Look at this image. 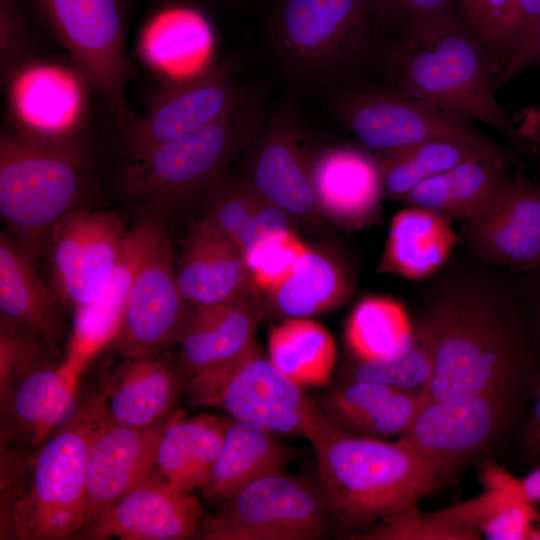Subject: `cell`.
I'll return each instance as SVG.
<instances>
[{
    "label": "cell",
    "instance_id": "cell-14",
    "mask_svg": "<svg viewBox=\"0 0 540 540\" xmlns=\"http://www.w3.org/2000/svg\"><path fill=\"white\" fill-rule=\"evenodd\" d=\"M245 96L226 64L210 66L167 85L143 116L122 133L128 160L206 127L230 113Z\"/></svg>",
    "mask_w": 540,
    "mask_h": 540
},
{
    "label": "cell",
    "instance_id": "cell-32",
    "mask_svg": "<svg viewBox=\"0 0 540 540\" xmlns=\"http://www.w3.org/2000/svg\"><path fill=\"white\" fill-rule=\"evenodd\" d=\"M452 219L409 206L391 220L378 271L413 280L427 278L448 260L459 241Z\"/></svg>",
    "mask_w": 540,
    "mask_h": 540
},
{
    "label": "cell",
    "instance_id": "cell-25",
    "mask_svg": "<svg viewBox=\"0 0 540 540\" xmlns=\"http://www.w3.org/2000/svg\"><path fill=\"white\" fill-rule=\"evenodd\" d=\"M468 238L481 257L531 268L540 264V186L518 171L494 211L469 222Z\"/></svg>",
    "mask_w": 540,
    "mask_h": 540
},
{
    "label": "cell",
    "instance_id": "cell-15",
    "mask_svg": "<svg viewBox=\"0 0 540 540\" xmlns=\"http://www.w3.org/2000/svg\"><path fill=\"white\" fill-rule=\"evenodd\" d=\"M512 391L457 401L427 399L401 437L442 480L454 477L502 428Z\"/></svg>",
    "mask_w": 540,
    "mask_h": 540
},
{
    "label": "cell",
    "instance_id": "cell-33",
    "mask_svg": "<svg viewBox=\"0 0 540 540\" xmlns=\"http://www.w3.org/2000/svg\"><path fill=\"white\" fill-rule=\"evenodd\" d=\"M351 288L338 262L309 248L291 274L267 294L277 314L286 318H309L343 303L350 296Z\"/></svg>",
    "mask_w": 540,
    "mask_h": 540
},
{
    "label": "cell",
    "instance_id": "cell-11",
    "mask_svg": "<svg viewBox=\"0 0 540 540\" xmlns=\"http://www.w3.org/2000/svg\"><path fill=\"white\" fill-rule=\"evenodd\" d=\"M331 515L320 487L285 473L259 478L205 515L196 538L316 540Z\"/></svg>",
    "mask_w": 540,
    "mask_h": 540
},
{
    "label": "cell",
    "instance_id": "cell-9",
    "mask_svg": "<svg viewBox=\"0 0 540 540\" xmlns=\"http://www.w3.org/2000/svg\"><path fill=\"white\" fill-rule=\"evenodd\" d=\"M31 1L123 133L136 118L126 101L133 76L126 47L127 0Z\"/></svg>",
    "mask_w": 540,
    "mask_h": 540
},
{
    "label": "cell",
    "instance_id": "cell-44",
    "mask_svg": "<svg viewBox=\"0 0 540 540\" xmlns=\"http://www.w3.org/2000/svg\"><path fill=\"white\" fill-rule=\"evenodd\" d=\"M28 43V20L20 0H0V64L4 82L15 73Z\"/></svg>",
    "mask_w": 540,
    "mask_h": 540
},
{
    "label": "cell",
    "instance_id": "cell-39",
    "mask_svg": "<svg viewBox=\"0 0 540 540\" xmlns=\"http://www.w3.org/2000/svg\"><path fill=\"white\" fill-rule=\"evenodd\" d=\"M413 326L404 308L384 297H368L352 310L347 326V344L357 360L389 356L409 340Z\"/></svg>",
    "mask_w": 540,
    "mask_h": 540
},
{
    "label": "cell",
    "instance_id": "cell-42",
    "mask_svg": "<svg viewBox=\"0 0 540 540\" xmlns=\"http://www.w3.org/2000/svg\"><path fill=\"white\" fill-rule=\"evenodd\" d=\"M363 540H478L474 532L445 519L438 512L421 514L415 506L390 515L352 535Z\"/></svg>",
    "mask_w": 540,
    "mask_h": 540
},
{
    "label": "cell",
    "instance_id": "cell-29",
    "mask_svg": "<svg viewBox=\"0 0 540 540\" xmlns=\"http://www.w3.org/2000/svg\"><path fill=\"white\" fill-rule=\"evenodd\" d=\"M228 420L208 413L186 417L177 409L159 438L150 480L179 491L200 489L221 451Z\"/></svg>",
    "mask_w": 540,
    "mask_h": 540
},
{
    "label": "cell",
    "instance_id": "cell-23",
    "mask_svg": "<svg viewBox=\"0 0 540 540\" xmlns=\"http://www.w3.org/2000/svg\"><path fill=\"white\" fill-rule=\"evenodd\" d=\"M10 105L17 128L44 137H75L84 120V86L76 71L30 65L9 79Z\"/></svg>",
    "mask_w": 540,
    "mask_h": 540
},
{
    "label": "cell",
    "instance_id": "cell-12",
    "mask_svg": "<svg viewBox=\"0 0 540 540\" xmlns=\"http://www.w3.org/2000/svg\"><path fill=\"white\" fill-rule=\"evenodd\" d=\"M336 114L364 148L378 154L436 139L497 145L470 124L452 120L396 89L347 92L338 100Z\"/></svg>",
    "mask_w": 540,
    "mask_h": 540
},
{
    "label": "cell",
    "instance_id": "cell-45",
    "mask_svg": "<svg viewBox=\"0 0 540 540\" xmlns=\"http://www.w3.org/2000/svg\"><path fill=\"white\" fill-rule=\"evenodd\" d=\"M508 1L456 0L461 7L463 18L485 44L492 65L497 35Z\"/></svg>",
    "mask_w": 540,
    "mask_h": 540
},
{
    "label": "cell",
    "instance_id": "cell-50",
    "mask_svg": "<svg viewBox=\"0 0 540 540\" xmlns=\"http://www.w3.org/2000/svg\"><path fill=\"white\" fill-rule=\"evenodd\" d=\"M190 1L208 4V5H218V4L226 3L230 0H190Z\"/></svg>",
    "mask_w": 540,
    "mask_h": 540
},
{
    "label": "cell",
    "instance_id": "cell-7",
    "mask_svg": "<svg viewBox=\"0 0 540 540\" xmlns=\"http://www.w3.org/2000/svg\"><path fill=\"white\" fill-rule=\"evenodd\" d=\"M185 394L195 406L218 408L231 419L309 442L329 420L256 342L238 357L189 376Z\"/></svg>",
    "mask_w": 540,
    "mask_h": 540
},
{
    "label": "cell",
    "instance_id": "cell-1",
    "mask_svg": "<svg viewBox=\"0 0 540 540\" xmlns=\"http://www.w3.org/2000/svg\"><path fill=\"white\" fill-rule=\"evenodd\" d=\"M388 68L394 89L452 120L483 123L522 144L496 101L495 73L485 44L452 9L409 21L388 54Z\"/></svg>",
    "mask_w": 540,
    "mask_h": 540
},
{
    "label": "cell",
    "instance_id": "cell-46",
    "mask_svg": "<svg viewBox=\"0 0 540 540\" xmlns=\"http://www.w3.org/2000/svg\"><path fill=\"white\" fill-rule=\"evenodd\" d=\"M481 481L486 489L505 490L532 503L540 501V467L519 479L495 464L486 463L481 471Z\"/></svg>",
    "mask_w": 540,
    "mask_h": 540
},
{
    "label": "cell",
    "instance_id": "cell-20",
    "mask_svg": "<svg viewBox=\"0 0 540 540\" xmlns=\"http://www.w3.org/2000/svg\"><path fill=\"white\" fill-rule=\"evenodd\" d=\"M172 415L147 428L99 426L87 457L88 525L134 487L151 479L157 444Z\"/></svg>",
    "mask_w": 540,
    "mask_h": 540
},
{
    "label": "cell",
    "instance_id": "cell-35",
    "mask_svg": "<svg viewBox=\"0 0 540 540\" xmlns=\"http://www.w3.org/2000/svg\"><path fill=\"white\" fill-rule=\"evenodd\" d=\"M268 357L274 366L297 385L325 384L336 361L330 332L309 318H286L268 337Z\"/></svg>",
    "mask_w": 540,
    "mask_h": 540
},
{
    "label": "cell",
    "instance_id": "cell-8",
    "mask_svg": "<svg viewBox=\"0 0 540 540\" xmlns=\"http://www.w3.org/2000/svg\"><path fill=\"white\" fill-rule=\"evenodd\" d=\"M56 352L12 334L0 333L1 445L35 448L70 423L80 408L81 368Z\"/></svg>",
    "mask_w": 540,
    "mask_h": 540
},
{
    "label": "cell",
    "instance_id": "cell-2",
    "mask_svg": "<svg viewBox=\"0 0 540 540\" xmlns=\"http://www.w3.org/2000/svg\"><path fill=\"white\" fill-rule=\"evenodd\" d=\"M101 424L84 403L40 446L1 445L0 539H76L86 528L87 457Z\"/></svg>",
    "mask_w": 540,
    "mask_h": 540
},
{
    "label": "cell",
    "instance_id": "cell-22",
    "mask_svg": "<svg viewBox=\"0 0 540 540\" xmlns=\"http://www.w3.org/2000/svg\"><path fill=\"white\" fill-rule=\"evenodd\" d=\"M180 292L193 309L254 296L241 249L208 221H197L176 268Z\"/></svg>",
    "mask_w": 540,
    "mask_h": 540
},
{
    "label": "cell",
    "instance_id": "cell-6",
    "mask_svg": "<svg viewBox=\"0 0 540 540\" xmlns=\"http://www.w3.org/2000/svg\"><path fill=\"white\" fill-rule=\"evenodd\" d=\"M259 126L256 107L244 98L220 120L128 160L123 188L147 205L186 207L202 199Z\"/></svg>",
    "mask_w": 540,
    "mask_h": 540
},
{
    "label": "cell",
    "instance_id": "cell-48",
    "mask_svg": "<svg viewBox=\"0 0 540 540\" xmlns=\"http://www.w3.org/2000/svg\"><path fill=\"white\" fill-rule=\"evenodd\" d=\"M537 64H540V23L506 60L495 79V88L505 84L524 69Z\"/></svg>",
    "mask_w": 540,
    "mask_h": 540
},
{
    "label": "cell",
    "instance_id": "cell-3",
    "mask_svg": "<svg viewBox=\"0 0 540 540\" xmlns=\"http://www.w3.org/2000/svg\"><path fill=\"white\" fill-rule=\"evenodd\" d=\"M310 443L331 517L358 533L414 507L442 481L400 438L388 442L356 435L329 419Z\"/></svg>",
    "mask_w": 540,
    "mask_h": 540
},
{
    "label": "cell",
    "instance_id": "cell-49",
    "mask_svg": "<svg viewBox=\"0 0 540 540\" xmlns=\"http://www.w3.org/2000/svg\"><path fill=\"white\" fill-rule=\"evenodd\" d=\"M522 442L530 455H540V384L537 389L534 407L523 432Z\"/></svg>",
    "mask_w": 540,
    "mask_h": 540
},
{
    "label": "cell",
    "instance_id": "cell-28",
    "mask_svg": "<svg viewBox=\"0 0 540 540\" xmlns=\"http://www.w3.org/2000/svg\"><path fill=\"white\" fill-rule=\"evenodd\" d=\"M260 317L255 296L195 309L173 344L186 378L244 353Z\"/></svg>",
    "mask_w": 540,
    "mask_h": 540
},
{
    "label": "cell",
    "instance_id": "cell-40",
    "mask_svg": "<svg viewBox=\"0 0 540 540\" xmlns=\"http://www.w3.org/2000/svg\"><path fill=\"white\" fill-rule=\"evenodd\" d=\"M262 196L245 178L222 174L200 200L203 219L231 239L244 253L258 241L257 214Z\"/></svg>",
    "mask_w": 540,
    "mask_h": 540
},
{
    "label": "cell",
    "instance_id": "cell-38",
    "mask_svg": "<svg viewBox=\"0 0 540 540\" xmlns=\"http://www.w3.org/2000/svg\"><path fill=\"white\" fill-rule=\"evenodd\" d=\"M435 347V326L427 313L413 326L409 340L397 352L378 359L356 360L350 380L426 392L434 372Z\"/></svg>",
    "mask_w": 540,
    "mask_h": 540
},
{
    "label": "cell",
    "instance_id": "cell-41",
    "mask_svg": "<svg viewBox=\"0 0 540 540\" xmlns=\"http://www.w3.org/2000/svg\"><path fill=\"white\" fill-rule=\"evenodd\" d=\"M308 247L293 231L269 235L246 250L243 255L256 290L269 292L293 271Z\"/></svg>",
    "mask_w": 540,
    "mask_h": 540
},
{
    "label": "cell",
    "instance_id": "cell-31",
    "mask_svg": "<svg viewBox=\"0 0 540 540\" xmlns=\"http://www.w3.org/2000/svg\"><path fill=\"white\" fill-rule=\"evenodd\" d=\"M293 457L272 433L230 418L221 451L200 490L219 505L259 478L285 473Z\"/></svg>",
    "mask_w": 540,
    "mask_h": 540
},
{
    "label": "cell",
    "instance_id": "cell-18",
    "mask_svg": "<svg viewBox=\"0 0 540 540\" xmlns=\"http://www.w3.org/2000/svg\"><path fill=\"white\" fill-rule=\"evenodd\" d=\"M204 510L192 494L147 480L99 514L77 540H184L197 537Z\"/></svg>",
    "mask_w": 540,
    "mask_h": 540
},
{
    "label": "cell",
    "instance_id": "cell-17",
    "mask_svg": "<svg viewBox=\"0 0 540 540\" xmlns=\"http://www.w3.org/2000/svg\"><path fill=\"white\" fill-rule=\"evenodd\" d=\"M193 311L180 292L165 229L137 271L111 344L121 356L164 349L175 343Z\"/></svg>",
    "mask_w": 540,
    "mask_h": 540
},
{
    "label": "cell",
    "instance_id": "cell-10",
    "mask_svg": "<svg viewBox=\"0 0 540 540\" xmlns=\"http://www.w3.org/2000/svg\"><path fill=\"white\" fill-rule=\"evenodd\" d=\"M372 11V0H279L271 21L276 54L293 76H327L363 52Z\"/></svg>",
    "mask_w": 540,
    "mask_h": 540
},
{
    "label": "cell",
    "instance_id": "cell-30",
    "mask_svg": "<svg viewBox=\"0 0 540 540\" xmlns=\"http://www.w3.org/2000/svg\"><path fill=\"white\" fill-rule=\"evenodd\" d=\"M426 400L425 392L350 380L327 393L321 410L353 434L386 439L403 436Z\"/></svg>",
    "mask_w": 540,
    "mask_h": 540
},
{
    "label": "cell",
    "instance_id": "cell-21",
    "mask_svg": "<svg viewBox=\"0 0 540 540\" xmlns=\"http://www.w3.org/2000/svg\"><path fill=\"white\" fill-rule=\"evenodd\" d=\"M36 259L8 233L0 236V332L56 352L63 337L60 299L39 277Z\"/></svg>",
    "mask_w": 540,
    "mask_h": 540
},
{
    "label": "cell",
    "instance_id": "cell-36",
    "mask_svg": "<svg viewBox=\"0 0 540 540\" xmlns=\"http://www.w3.org/2000/svg\"><path fill=\"white\" fill-rule=\"evenodd\" d=\"M501 146H483L449 139L419 142L378 154L384 191L401 199L422 181L458 164L492 155H508Z\"/></svg>",
    "mask_w": 540,
    "mask_h": 540
},
{
    "label": "cell",
    "instance_id": "cell-34",
    "mask_svg": "<svg viewBox=\"0 0 540 540\" xmlns=\"http://www.w3.org/2000/svg\"><path fill=\"white\" fill-rule=\"evenodd\" d=\"M212 45V32L206 18L185 6H169L147 23L141 38V51L154 68L166 72H187L201 64Z\"/></svg>",
    "mask_w": 540,
    "mask_h": 540
},
{
    "label": "cell",
    "instance_id": "cell-4",
    "mask_svg": "<svg viewBox=\"0 0 540 540\" xmlns=\"http://www.w3.org/2000/svg\"><path fill=\"white\" fill-rule=\"evenodd\" d=\"M91 183L88 155L75 137L19 128L0 137V214L9 235L35 259L53 227Z\"/></svg>",
    "mask_w": 540,
    "mask_h": 540
},
{
    "label": "cell",
    "instance_id": "cell-43",
    "mask_svg": "<svg viewBox=\"0 0 540 540\" xmlns=\"http://www.w3.org/2000/svg\"><path fill=\"white\" fill-rule=\"evenodd\" d=\"M540 23V0H509L504 11L493 54L495 79L506 60Z\"/></svg>",
    "mask_w": 540,
    "mask_h": 540
},
{
    "label": "cell",
    "instance_id": "cell-16",
    "mask_svg": "<svg viewBox=\"0 0 540 540\" xmlns=\"http://www.w3.org/2000/svg\"><path fill=\"white\" fill-rule=\"evenodd\" d=\"M119 357L85 404L105 425L147 428L166 420L187 380L176 356L160 349Z\"/></svg>",
    "mask_w": 540,
    "mask_h": 540
},
{
    "label": "cell",
    "instance_id": "cell-19",
    "mask_svg": "<svg viewBox=\"0 0 540 540\" xmlns=\"http://www.w3.org/2000/svg\"><path fill=\"white\" fill-rule=\"evenodd\" d=\"M300 139L293 116L273 117L256 143L245 179L258 194L290 217L311 221L322 212L312 178V158Z\"/></svg>",
    "mask_w": 540,
    "mask_h": 540
},
{
    "label": "cell",
    "instance_id": "cell-24",
    "mask_svg": "<svg viewBox=\"0 0 540 540\" xmlns=\"http://www.w3.org/2000/svg\"><path fill=\"white\" fill-rule=\"evenodd\" d=\"M155 217L140 219L130 230L121 258L100 295L76 308L67 358L81 366L114 340L137 271L165 230Z\"/></svg>",
    "mask_w": 540,
    "mask_h": 540
},
{
    "label": "cell",
    "instance_id": "cell-37",
    "mask_svg": "<svg viewBox=\"0 0 540 540\" xmlns=\"http://www.w3.org/2000/svg\"><path fill=\"white\" fill-rule=\"evenodd\" d=\"M452 523L488 540H539L534 503L505 490L486 489L468 501L438 511Z\"/></svg>",
    "mask_w": 540,
    "mask_h": 540
},
{
    "label": "cell",
    "instance_id": "cell-26",
    "mask_svg": "<svg viewBox=\"0 0 540 540\" xmlns=\"http://www.w3.org/2000/svg\"><path fill=\"white\" fill-rule=\"evenodd\" d=\"M311 169L322 214L348 228L375 214L384 191L378 158L354 147L329 148L312 159Z\"/></svg>",
    "mask_w": 540,
    "mask_h": 540
},
{
    "label": "cell",
    "instance_id": "cell-47",
    "mask_svg": "<svg viewBox=\"0 0 540 540\" xmlns=\"http://www.w3.org/2000/svg\"><path fill=\"white\" fill-rule=\"evenodd\" d=\"M456 0H372L374 11L386 16H405L409 21L451 10Z\"/></svg>",
    "mask_w": 540,
    "mask_h": 540
},
{
    "label": "cell",
    "instance_id": "cell-27",
    "mask_svg": "<svg viewBox=\"0 0 540 540\" xmlns=\"http://www.w3.org/2000/svg\"><path fill=\"white\" fill-rule=\"evenodd\" d=\"M511 156L472 159L432 176L412 188L401 201L433 210L450 219L479 222L489 216L510 180Z\"/></svg>",
    "mask_w": 540,
    "mask_h": 540
},
{
    "label": "cell",
    "instance_id": "cell-5",
    "mask_svg": "<svg viewBox=\"0 0 540 540\" xmlns=\"http://www.w3.org/2000/svg\"><path fill=\"white\" fill-rule=\"evenodd\" d=\"M436 331L429 400L457 401L512 391L519 366L514 327L494 296L463 289L439 298L428 312Z\"/></svg>",
    "mask_w": 540,
    "mask_h": 540
},
{
    "label": "cell",
    "instance_id": "cell-13",
    "mask_svg": "<svg viewBox=\"0 0 540 540\" xmlns=\"http://www.w3.org/2000/svg\"><path fill=\"white\" fill-rule=\"evenodd\" d=\"M129 235L114 213L77 208L48 237L53 290L74 309L93 302L108 283Z\"/></svg>",
    "mask_w": 540,
    "mask_h": 540
}]
</instances>
